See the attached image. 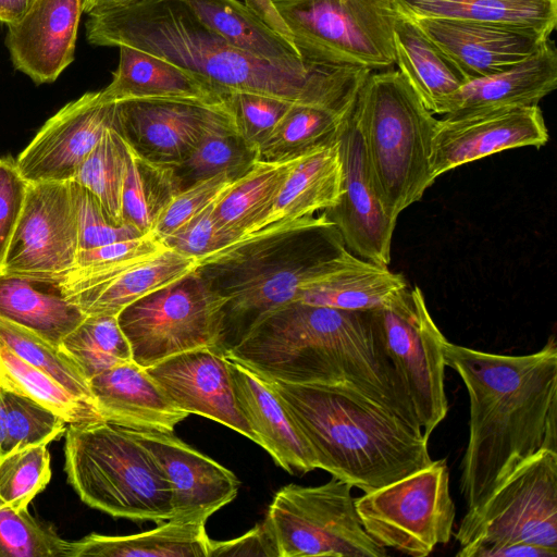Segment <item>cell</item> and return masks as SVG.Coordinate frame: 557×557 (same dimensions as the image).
<instances>
[{
	"mask_svg": "<svg viewBox=\"0 0 557 557\" xmlns=\"http://www.w3.org/2000/svg\"><path fill=\"white\" fill-rule=\"evenodd\" d=\"M88 15L89 44L140 49L200 76L227 97L253 92L345 109L371 72L317 63L292 67L257 58L209 29L182 0H135Z\"/></svg>",
	"mask_w": 557,
	"mask_h": 557,
	"instance_id": "obj_1",
	"label": "cell"
},
{
	"mask_svg": "<svg viewBox=\"0 0 557 557\" xmlns=\"http://www.w3.org/2000/svg\"><path fill=\"white\" fill-rule=\"evenodd\" d=\"M443 351L469 397L460 493L471 509L523 460L557 451V344L550 336L540 350L512 356L446 339Z\"/></svg>",
	"mask_w": 557,
	"mask_h": 557,
	"instance_id": "obj_2",
	"label": "cell"
},
{
	"mask_svg": "<svg viewBox=\"0 0 557 557\" xmlns=\"http://www.w3.org/2000/svg\"><path fill=\"white\" fill-rule=\"evenodd\" d=\"M224 354L267 380L350 386L422 430L371 311L293 301L259 319Z\"/></svg>",
	"mask_w": 557,
	"mask_h": 557,
	"instance_id": "obj_3",
	"label": "cell"
},
{
	"mask_svg": "<svg viewBox=\"0 0 557 557\" xmlns=\"http://www.w3.org/2000/svg\"><path fill=\"white\" fill-rule=\"evenodd\" d=\"M325 213L250 232L200 263L199 272L226 297L221 348L237 344L274 309L357 261Z\"/></svg>",
	"mask_w": 557,
	"mask_h": 557,
	"instance_id": "obj_4",
	"label": "cell"
},
{
	"mask_svg": "<svg viewBox=\"0 0 557 557\" xmlns=\"http://www.w3.org/2000/svg\"><path fill=\"white\" fill-rule=\"evenodd\" d=\"M267 382L307 443L317 469L352 487L370 492L433 461L422 430L350 386Z\"/></svg>",
	"mask_w": 557,
	"mask_h": 557,
	"instance_id": "obj_5",
	"label": "cell"
},
{
	"mask_svg": "<svg viewBox=\"0 0 557 557\" xmlns=\"http://www.w3.org/2000/svg\"><path fill=\"white\" fill-rule=\"evenodd\" d=\"M355 114L374 187L395 221L435 182L430 172L438 123L397 70L371 71L362 83Z\"/></svg>",
	"mask_w": 557,
	"mask_h": 557,
	"instance_id": "obj_6",
	"label": "cell"
},
{
	"mask_svg": "<svg viewBox=\"0 0 557 557\" xmlns=\"http://www.w3.org/2000/svg\"><path fill=\"white\" fill-rule=\"evenodd\" d=\"M67 482L89 507L114 518H173L168 478L153 455L129 432L107 421L71 423L65 430Z\"/></svg>",
	"mask_w": 557,
	"mask_h": 557,
	"instance_id": "obj_7",
	"label": "cell"
},
{
	"mask_svg": "<svg viewBox=\"0 0 557 557\" xmlns=\"http://www.w3.org/2000/svg\"><path fill=\"white\" fill-rule=\"evenodd\" d=\"M301 57L322 65L395 64V0H272Z\"/></svg>",
	"mask_w": 557,
	"mask_h": 557,
	"instance_id": "obj_8",
	"label": "cell"
},
{
	"mask_svg": "<svg viewBox=\"0 0 557 557\" xmlns=\"http://www.w3.org/2000/svg\"><path fill=\"white\" fill-rule=\"evenodd\" d=\"M352 485L332 476L326 483L284 485L264 519L277 557H385L358 517Z\"/></svg>",
	"mask_w": 557,
	"mask_h": 557,
	"instance_id": "obj_9",
	"label": "cell"
},
{
	"mask_svg": "<svg viewBox=\"0 0 557 557\" xmlns=\"http://www.w3.org/2000/svg\"><path fill=\"white\" fill-rule=\"evenodd\" d=\"M225 302L197 270L131 304L117 321L133 360L148 368L187 350L221 348Z\"/></svg>",
	"mask_w": 557,
	"mask_h": 557,
	"instance_id": "obj_10",
	"label": "cell"
},
{
	"mask_svg": "<svg viewBox=\"0 0 557 557\" xmlns=\"http://www.w3.org/2000/svg\"><path fill=\"white\" fill-rule=\"evenodd\" d=\"M384 350L428 438L446 418L444 343L419 286L370 310Z\"/></svg>",
	"mask_w": 557,
	"mask_h": 557,
	"instance_id": "obj_11",
	"label": "cell"
},
{
	"mask_svg": "<svg viewBox=\"0 0 557 557\" xmlns=\"http://www.w3.org/2000/svg\"><path fill=\"white\" fill-rule=\"evenodd\" d=\"M355 506L366 532L382 547L413 557L430 555L453 535L456 507L445 459L364 492Z\"/></svg>",
	"mask_w": 557,
	"mask_h": 557,
	"instance_id": "obj_12",
	"label": "cell"
},
{
	"mask_svg": "<svg viewBox=\"0 0 557 557\" xmlns=\"http://www.w3.org/2000/svg\"><path fill=\"white\" fill-rule=\"evenodd\" d=\"M455 539L459 546L520 542L557 549V451L541 449L519 463L467 509Z\"/></svg>",
	"mask_w": 557,
	"mask_h": 557,
	"instance_id": "obj_13",
	"label": "cell"
},
{
	"mask_svg": "<svg viewBox=\"0 0 557 557\" xmlns=\"http://www.w3.org/2000/svg\"><path fill=\"white\" fill-rule=\"evenodd\" d=\"M78 238L71 181L27 183L0 274L52 286L75 265Z\"/></svg>",
	"mask_w": 557,
	"mask_h": 557,
	"instance_id": "obj_14",
	"label": "cell"
},
{
	"mask_svg": "<svg viewBox=\"0 0 557 557\" xmlns=\"http://www.w3.org/2000/svg\"><path fill=\"white\" fill-rule=\"evenodd\" d=\"M199 268L197 259L163 246L119 261L74 267L52 286L86 315H117L136 300Z\"/></svg>",
	"mask_w": 557,
	"mask_h": 557,
	"instance_id": "obj_15",
	"label": "cell"
},
{
	"mask_svg": "<svg viewBox=\"0 0 557 557\" xmlns=\"http://www.w3.org/2000/svg\"><path fill=\"white\" fill-rule=\"evenodd\" d=\"M337 141L343 168L342 193L337 203L324 213L349 252L388 267L397 221L386 213L372 182L355 102L343 120Z\"/></svg>",
	"mask_w": 557,
	"mask_h": 557,
	"instance_id": "obj_16",
	"label": "cell"
},
{
	"mask_svg": "<svg viewBox=\"0 0 557 557\" xmlns=\"http://www.w3.org/2000/svg\"><path fill=\"white\" fill-rule=\"evenodd\" d=\"M108 128L116 129V102L86 92L41 126L15 159L17 171L27 183L72 181Z\"/></svg>",
	"mask_w": 557,
	"mask_h": 557,
	"instance_id": "obj_17",
	"label": "cell"
},
{
	"mask_svg": "<svg viewBox=\"0 0 557 557\" xmlns=\"http://www.w3.org/2000/svg\"><path fill=\"white\" fill-rule=\"evenodd\" d=\"M549 139L539 106L503 108L438 120L430 156L435 181L456 168L520 147L544 146Z\"/></svg>",
	"mask_w": 557,
	"mask_h": 557,
	"instance_id": "obj_18",
	"label": "cell"
},
{
	"mask_svg": "<svg viewBox=\"0 0 557 557\" xmlns=\"http://www.w3.org/2000/svg\"><path fill=\"white\" fill-rule=\"evenodd\" d=\"M231 113L228 104L139 99L116 102V129L140 156L177 164Z\"/></svg>",
	"mask_w": 557,
	"mask_h": 557,
	"instance_id": "obj_19",
	"label": "cell"
},
{
	"mask_svg": "<svg viewBox=\"0 0 557 557\" xmlns=\"http://www.w3.org/2000/svg\"><path fill=\"white\" fill-rule=\"evenodd\" d=\"M127 429L153 455L168 478L172 519L207 521L237 496L240 485L237 476L190 447L173 431Z\"/></svg>",
	"mask_w": 557,
	"mask_h": 557,
	"instance_id": "obj_20",
	"label": "cell"
},
{
	"mask_svg": "<svg viewBox=\"0 0 557 557\" xmlns=\"http://www.w3.org/2000/svg\"><path fill=\"white\" fill-rule=\"evenodd\" d=\"M145 369L180 409L216 421L257 443L237 408L227 358L221 348L187 350Z\"/></svg>",
	"mask_w": 557,
	"mask_h": 557,
	"instance_id": "obj_21",
	"label": "cell"
},
{
	"mask_svg": "<svg viewBox=\"0 0 557 557\" xmlns=\"http://www.w3.org/2000/svg\"><path fill=\"white\" fill-rule=\"evenodd\" d=\"M469 81L498 73L534 53L549 37L525 27L445 17H409Z\"/></svg>",
	"mask_w": 557,
	"mask_h": 557,
	"instance_id": "obj_22",
	"label": "cell"
},
{
	"mask_svg": "<svg viewBox=\"0 0 557 557\" xmlns=\"http://www.w3.org/2000/svg\"><path fill=\"white\" fill-rule=\"evenodd\" d=\"M82 0H35L8 24L5 45L14 67L34 83L54 82L74 60Z\"/></svg>",
	"mask_w": 557,
	"mask_h": 557,
	"instance_id": "obj_23",
	"label": "cell"
},
{
	"mask_svg": "<svg viewBox=\"0 0 557 557\" xmlns=\"http://www.w3.org/2000/svg\"><path fill=\"white\" fill-rule=\"evenodd\" d=\"M227 363L237 408L257 444L288 473L317 469L311 450L267 380L236 360L227 358Z\"/></svg>",
	"mask_w": 557,
	"mask_h": 557,
	"instance_id": "obj_24",
	"label": "cell"
},
{
	"mask_svg": "<svg viewBox=\"0 0 557 557\" xmlns=\"http://www.w3.org/2000/svg\"><path fill=\"white\" fill-rule=\"evenodd\" d=\"M89 387L104 420L120 426L171 432L189 416L134 360L92 376Z\"/></svg>",
	"mask_w": 557,
	"mask_h": 557,
	"instance_id": "obj_25",
	"label": "cell"
},
{
	"mask_svg": "<svg viewBox=\"0 0 557 557\" xmlns=\"http://www.w3.org/2000/svg\"><path fill=\"white\" fill-rule=\"evenodd\" d=\"M556 86L557 52L547 39L534 53L508 69L467 82L451 97L444 115L539 106Z\"/></svg>",
	"mask_w": 557,
	"mask_h": 557,
	"instance_id": "obj_26",
	"label": "cell"
},
{
	"mask_svg": "<svg viewBox=\"0 0 557 557\" xmlns=\"http://www.w3.org/2000/svg\"><path fill=\"white\" fill-rule=\"evenodd\" d=\"M112 82L101 90L110 101L156 99L228 104L215 86L162 58L131 46H119Z\"/></svg>",
	"mask_w": 557,
	"mask_h": 557,
	"instance_id": "obj_27",
	"label": "cell"
},
{
	"mask_svg": "<svg viewBox=\"0 0 557 557\" xmlns=\"http://www.w3.org/2000/svg\"><path fill=\"white\" fill-rule=\"evenodd\" d=\"M395 64L433 114H446L451 97L468 82L451 59L414 22L398 14Z\"/></svg>",
	"mask_w": 557,
	"mask_h": 557,
	"instance_id": "obj_28",
	"label": "cell"
},
{
	"mask_svg": "<svg viewBox=\"0 0 557 557\" xmlns=\"http://www.w3.org/2000/svg\"><path fill=\"white\" fill-rule=\"evenodd\" d=\"M342 177L337 138L301 154L261 227L315 216L333 208L342 193Z\"/></svg>",
	"mask_w": 557,
	"mask_h": 557,
	"instance_id": "obj_29",
	"label": "cell"
},
{
	"mask_svg": "<svg viewBox=\"0 0 557 557\" xmlns=\"http://www.w3.org/2000/svg\"><path fill=\"white\" fill-rule=\"evenodd\" d=\"M205 520L170 519L131 535L90 533L67 543L65 557H209Z\"/></svg>",
	"mask_w": 557,
	"mask_h": 557,
	"instance_id": "obj_30",
	"label": "cell"
},
{
	"mask_svg": "<svg viewBox=\"0 0 557 557\" xmlns=\"http://www.w3.org/2000/svg\"><path fill=\"white\" fill-rule=\"evenodd\" d=\"M182 1L209 29L239 50L292 67L311 63L292 42L238 0Z\"/></svg>",
	"mask_w": 557,
	"mask_h": 557,
	"instance_id": "obj_31",
	"label": "cell"
},
{
	"mask_svg": "<svg viewBox=\"0 0 557 557\" xmlns=\"http://www.w3.org/2000/svg\"><path fill=\"white\" fill-rule=\"evenodd\" d=\"M299 158L257 160L218 199L214 216L220 227L236 240L259 230Z\"/></svg>",
	"mask_w": 557,
	"mask_h": 557,
	"instance_id": "obj_32",
	"label": "cell"
},
{
	"mask_svg": "<svg viewBox=\"0 0 557 557\" xmlns=\"http://www.w3.org/2000/svg\"><path fill=\"white\" fill-rule=\"evenodd\" d=\"M407 17H445L531 28L549 37L557 0H395Z\"/></svg>",
	"mask_w": 557,
	"mask_h": 557,
	"instance_id": "obj_33",
	"label": "cell"
},
{
	"mask_svg": "<svg viewBox=\"0 0 557 557\" xmlns=\"http://www.w3.org/2000/svg\"><path fill=\"white\" fill-rule=\"evenodd\" d=\"M408 287L401 274L358 258L332 277L305 289L297 301L349 311H370Z\"/></svg>",
	"mask_w": 557,
	"mask_h": 557,
	"instance_id": "obj_34",
	"label": "cell"
},
{
	"mask_svg": "<svg viewBox=\"0 0 557 557\" xmlns=\"http://www.w3.org/2000/svg\"><path fill=\"white\" fill-rule=\"evenodd\" d=\"M0 317L61 345L86 314L59 293L41 292L29 281L0 274Z\"/></svg>",
	"mask_w": 557,
	"mask_h": 557,
	"instance_id": "obj_35",
	"label": "cell"
},
{
	"mask_svg": "<svg viewBox=\"0 0 557 557\" xmlns=\"http://www.w3.org/2000/svg\"><path fill=\"white\" fill-rule=\"evenodd\" d=\"M0 387L38 403L70 424L106 421L95 401L72 393L1 341Z\"/></svg>",
	"mask_w": 557,
	"mask_h": 557,
	"instance_id": "obj_36",
	"label": "cell"
},
{
	"mask_svg": "<svg viewBox=\"0 0 557 557\" xmlns=\"http://www.w3.org/2000/svg\"><path fill=\"white\" fill-rule=\"evenodd\" d=\"M127 147L122 219L141 234H148L182 188L173 164L151 161L137 153L128 144Z\"/></svg>",
	"mask_w": 557,
	"mask_h": 557,
	"instance_id": "obj_37",
	"label": "cell"
},
{
	"mask_svg": "<svg viewBox=\"0 0 557 557\" xmlns=\"http://www.w3.org/2000/svg\"><path fill=\"white\" fill-rule=\"evenodd\" d=\"M259 160L239 134L232 112L212 126L182 162L173 164L181 188L221 173L238 178Z\"/></svg>",
	"mask_w": 557,
	"mask_h": 557,
	"instance_id": "obj_38",
	"label": "cell"
},
{
	"mask_svg": "<svg viewBox=\"0 0 557 557\" xmlns=\"http://www.w3.org/2000/svg\"><path fill=\"white\" fill-rule=\"evenodd\" d=\"M352 104L342 109L294 103L270 136L259 146V160L293 159L336 140L343 120Z\"/></svg>",
	"mask_w": 557,
	"mask_h": 557,
	"instance_id": "obj_39",
	"label": "cell"
},
{
	"mask_svg": "<svg viewBox=\"0 0 557 557\" xmlns=\"http://www.w3.org/2000/svg\"><path fill=\"white\" fill-rule=\"evenodd\" d=\"M127 162L126 140L115 128H108L72 180L90 191L115 223H124L122 195Z\"/></svg>",
	"mask_w": 557,
	"mask_h": 557,
	"instance_id": "obj_40",
	"label": "cell"
},
{
	"mask_svg": "<svg viewBox=\"0 0 557 557\" xmlns=\"http://www.w3.org/2000/svg\"><path fill=\"white\" fill-rule=\"evenodd\" d=\"M60 346L79 366L88 381L108 369L133 360L117 315H86Z\"/></svg>",
	"mask_w": 557,
	"mask_h": 557,
	"instance_id": "obj_41",
	"label": "cell"
},
{
	"mask_svg": "<svg viewBox=\"0 0 557 557\" xmlns=\"http://www.w3.org/2000/svg\"><path fill=\"white\" fill-rule=\"evenodd\" d=\"M0 341L24 361L48 373L72 393L95 401L89 381L79 366L60 345L2 317H0Z\"/></svg>",
	"mask_w": 557,
	"mask_h": 557,
	"instance_id": "obj_42",
	"label": "cell"
},
{
	"mask_svg": "<svg viewBox=\"0 0 557 557\" xmlns=\"http://www.w3.org/2000/svg\"><path fill=\"white\" fill-rule=\"evenodd\" d=\"M50 479L47 445H29L0 456V508L27 510Z\"/></svg>",
	"mask_w": 557,
	"mask_h": 557,
	"instance_id": "obj_43",
	"label": "cell"
},
{
	"mask_svg": "<svg viewBox=\"0 0 557 557\" xmlns=\"http://www.w3.org/2000/svg\"><path fill=\"white\" fill-rule=\"evenodd\" d=\"M5 414L3 456L29 445H47L65 433L66 422L38 403L0 387Z\"/></svg>",
	"mask_w": 557,
	"mask_h": 557,
	"instance_id": "obj_44",
	"label": "cell"
},
{
	"mask_svg": "<svg viewBox=\"0 0 557 557\" xmlns=\"http://www.w3.org/2000/svg\"><path fill=\"white\" fill-rule=\"evenodd\" d=\"M67 543L28 509L0 508V557H65Z\"/></svg>",
	"mask_w": 557,
	"mask_h": 557,
	"instance_id": "obj_45",
	"label": "cell"
},
{
	"mask_svg": "<svg viewBox=\"0 0 557 557\" xmlns=\"http://www.w3.org/2000/svg\"><path fill=\"white\" fill-rule=\"evenodd\" d=\"M294 102L253 92H233L228 107L242 137L257 150Z\"/></svg>",
	"mask_w": 557,
	"mask_h": 557,
	"instance_id": "obj_46",
	"label": "cell"
},
{
	"mask_svg": "<svg viewBox=\"0 0 557 557\" xmlns=\"http://www.w3.org/2000/svg\"><path fill=\"white\" fill-rule=\"evenodd\" d=\"M237 180L227 173L198 181L180 190L160 215L152 234L161 242L216 200Z\"/></svg>",
	"mask_w": 557,
	"mask_h": 557,
	"instance_id": "obj_47",
	"label": "cell"
},
{
	"mask_svg": "<svg viewBox=\"0 0 557 557\" xmlns=\"http://www.w3.org/2000/svg\"><path fill=\"white\" fill-rule=\"evenodd\" d=\"M71 185L78 218V250L145 235L129 224L113 222L90 191L73 181Z\"/></svg>",
	"mask_w": 557,
	"mask_h": 557,
	"instance_id": "obj_48",
	"label": "cell"
},
{
	"mask_svg": "<svg viewBox=\"0 0 557 557\" xmlns=\"http://www.w3.org/2000/svg\"><path fill=\"white\" fill-rule=\"evenodd\" d=\"M218 199L183 227L161 239V243L177 253L197 259L200 264L235 242V237L216 222L214 207Z\"/></svg>",
	"mask_w": 557,
	"mask_h": 557,
	"instance_id": "obj_49",
	"label": "cell"
},
{
	"mask_svg": "<svg viewBox=\"0 0 557 557\" xmlns=\"http://www.w3.org/2000/svg\"><path fill=\"white\" fill-rule=\"evenodd\" d=\"M27 182L15 160L0 158V272L16 228L26 195Z\"/></svg>",
	"mask_w": 557,
	"mask_h": 557,
	"instance_id": "obj_50",
	"label": "cell"
},
{
	"mask_svg": "<svg viewBox=\"0 0 557 557\" xmlns=\"http://www.w3.org/2000/svg\"><path fill=\"white\" fill-rule=\"evenodd\" d=\"M164 245L150 232L136 238L78 250L74 267L101 264L149 253ZM73 267V268H74Z\"/></svg>",
	"mask_w": 557,
	"mask_h": 557,
	"instance_id": "obj_51",
	"label": "cell"
},
{
	"mask_svg": "<svg viewBox=\"0 0 557 557\" xmlns=\"http://www.w3.org/2000/svg\"><path fill=\"white\" fill-rule=\"evenodd\" d=\"M213 556L277 557V550L265 523L262 522L237 539L211 540L209 557Z\"/></svg>",
	"mask_w": 557,
	"mask_h": 557,
	"instance_id": "obj_52",
	"label": "cell"
},
{
	"mask_svg": "<svg viewBox=\"0 0 557 557\" xmlns=\"http://www.w3.org/2000/svg\"><path fill=\"white\" fill-rule=\"evenodd\" d=\"M459 557H556L557 549L520 542H475L460 546Z\"/></svg>",
	"mask_w": 557,
	"mask_h": 557,
	"instance_id": "obj_53",
	"label": "cell"
},
{
	"mask_svg": "<svg viewBox=\"0 0 557 557\" xmlns=\"http://www.w3.org/2000/svg\"><path fill=\"white\" fill-rule=\"evenodd\" d=\"M244 4L260 17L269 27L294 45L292 33L277 13L272 0H244Z\"/></svg>",
	"mask_w": 557,
	"mask_h": 557,
	"instance_id": "obj_54",
	"label": "cell"
},
{
	"mask_svg": "<svg viewBox=\"0 0 557 557\" xmlns=\"http://www.w3.org/2000/svg\"><path fill=\"white\" fill-rule=\"evenodd\" d=\"M35 0H0V22L10 24L18 20Z\"/></svg>",
	"mask_w": 557,
	"mask_h": 557,
	"instance_id": "obj_55",
	"label": "cell"
},
{
	"mask_svg": "<svg viewBox=\"0 0 557 557\" xmlns=\"http://www.w3.org/2000/svg\"><path fill=\"white\" fill-rule=\"evenodd\" d=\"M135 0H82V9L85 13H91L101 9L117 4L128 3Z\"/></svg>",
	"mask_w": 557,
	"mask_h": 557,
	"instance_id": "obj_56",
	"label": "cell"
},
{
	"mask_svg": "<svg viewBox=\"0 0 557 557\" xmlns=\"http://www.w3.org/2000/svg\"><path fill=\"white\" fill-rule=\"evenodd\" d=\"M5 436V414H4V407L0 395V449L3 444Z\"/></svg>",
	"mask_w": 557,
	"mask_h": 557,
	"instance_id": "obj_57",
	"label": "cell"
}]
</instances>
